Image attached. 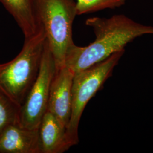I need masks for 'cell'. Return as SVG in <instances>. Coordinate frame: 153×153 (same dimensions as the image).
Returning a JSON list of instances; mask_svg holds the SVG:
<instances>
[{"mask_svg":"<svg viewBox=\"0 0 153 153\" xmlns=\"http://www.w3.org/2000/svg\"><path fill=\"white\" fill-rule=\"evenodd\" d=\"M55 71V60L46 39L38 75L20 107L18 124L22 127L38 129L47 111L50 86Z\"/></svg>","mask_w":153,"mask_h":153,"instance_id":"5b68a950","label":"cell"},{"mask_svg":"<svg viewBox=\"0 0 153 153\" xmlns=\"http://www.w3.org/2000/svg\"><path fill=\"white\" fill-rule=\"evenodd\" d=\"M85 24L93 29L95 39L85 47L73 44L68 50L65 66L74 73L125 49L127 44L137 38L153 35V26L136 22L124 14L109 18L91 17Z\"/></svg>","mask_w":153,"mask_h":153,"instance_id":"6da1fadb","label":"cell"},{"mask_svg":"<svg viewBox=\"0 0 153 153\" xmlns=\"http://www.w3.org/2000/svg\"><path fill=\"white\" fill-rule=\"evenodd\" d=\"M20 107L0 91V134L7 126L18 123Z\"/></svg>","mask_w":153,"mask_h":153,"instance_id":"30bf717a","label":"cell"},{"mask_svg":"<svg viewBox=\"0 0 153 153\" xmlns=\"http://www.w3.org/2000/svg\"><path fill=\"white\" fill-rule=\"evenodd\" d=\"M0 153H40L38 129L25 128L18 123L7 126L0 134Z\"/></svg>","mask_w":153,"mask_h":153,"instance_id":"52a82bcc","label":"cell"},{"mask_svg":"<svg viewBox=\"0 0 153 153\" xmlns=\"http://www.w3.org/2000/svg\"><path fill=\"white\" fill-rule=\"evenodd\" d=\"M125 52L126 49L117 52L104 60L74 74L71 88V117L66 128L72 146L79 142L78 128L86 105L112 76Z\"/></svg>","mask_w":153,"mask_h":153,"instance_id":"277c9868","label":"cell"},{"mask_svg":"<svg viewBox=\"0 0 153 153\" xmlns=\"http://www.w3.org/2000/svg\"><path fill=\"white\" fill-rule=\"evenodd\" d=\"M126 0H76L77 16L124 5Z\"/></svg>","mask_w":153,"mask_h":153,"instance_id":"8fae6325","label":"cell"},{"mask_svg":"<svg viewBox=\"0 0 153 153\" xmlns=\"http://www.w3.org/2000/svg\"><path fill=\"white\" fill-rule=\"evenodd\" d=\"M38 130L40 153H62L72 146L66 128L48 111L40 121Z\"/></svg>","mask_w":153,"mask_h":153,"instance_id":"ba28073f","label":"cell"},{"mask_svg":"<svg viewBox=\"0 0 153 153\" xmlns=\"http://www.w3.org/2000/svg\"><path fill=\"white\" fill-rule=\"evenodd\" d=\"M39 21L55 60L56 70L65 66L66 56L74 44L73 24L77 16L76 0H37Z\"/></svg>","mask_w":153,"mask_h":153,"instance_id":"3957f363","label":"cell"},{"mask_svg":"<svg viewBox=\"0 0 153 153\" xmlns=\"http://www.w3.org/2000/svg\"><path fill=\"white\" fill-rule=\"evenodd\" d=\"M74 71L67 66L56 70L52 80L47 111L67 128L71 113V88Z\"/></svg>","mask_w":153,"mask_h":153,"instance_id":"8992f818","label":"cell"},{"mask_svg":"<svg viewBox=\"0 0 153 153\" xmlns=\"http://www.w3.org/2000/svg\"><path fill=\"white\" fill-rule=\"evenodd\" d=\"M45 41L43 30L25 39L22 49L14 59L0 64V91L20 106L38 75Z\"/></svg>","mask_w":153,"mask_h":153,"instance_id":"7a4b0ae2","label":"cell"},{"mask_svg":"<svg viewBox=\"0 0 153 153\" xmlns=\"http://www.w3.org/2000/svg\"><path fill=\"white\" fill-rule=\"evenodd\" d=\"M22 30L25 39L43 30L37 12V0H0Z\"/></svg>","mask_w":153,"mask_h":153,"instance_id":"9c48e42d","label":"cell"}]
</instances>
